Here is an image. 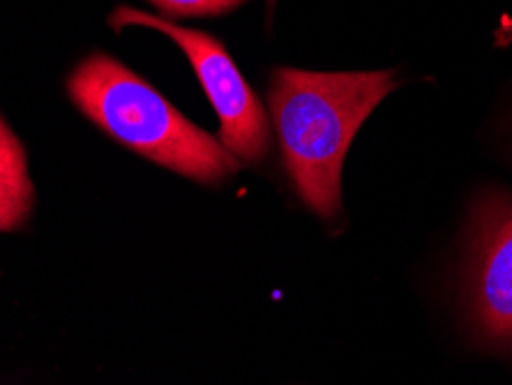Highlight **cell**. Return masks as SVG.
<instances>
[{
	"instance_id": "obj_1",
	"label": "cell",
	"mask_w": 512,
	"mask_h": 385,
	"mask_svg": "<svg viewBox=\"0 0 512 385\" xmlns=\"http://www.w3.org/2000/svg\"><path fill=\"white\" fill-rule=\"evenodd\" d=\"M399 86L390 70L307 72L277 67L270 79L282 162L300 199L333 220L342 210V166L353 137Z\"/></svg>"
},
{
	"instance_id": "obj_2",
	"label": "cell",
	"mask_w": 512,
	"mask_h": 385,
	"mask_svg": "<svg viewBox=\"0 0 512 385\" xmlns=\"http://www.w3.org/2000/svg\"><path fill=\"white\" fill-rule=\"evenodd\" d=\"M72 102L104 132L146 160L199 183H222L240 169L222 141L187 120L132 70L107 54L81 60L67 81Z\"/></svg>"
},
{
	"instance_id": "obj_3",
	"label": "cell",
	"mask_w": 512,
	"mask_h": 385,
	"mask_svg": "<svg viewBox=\"0 0 512 385\" xmlns=\"http://www.w3.org/2000/svg\"><path fill=\"white\" fill-rule=\"evenodd\" d=\"M109 21L116 30L143 26L169 35L190 58L194 74L220 118L222 146L233 157H238L240 164H259L266 157L270 139L266 111L220 40L201 30L176 26L167 19L134 10V7H118Z\"/></svg>"
},
{
	"instance_id": "obj_4",
	"label": "cell",
	"mask_w": 512,
	"mask_h": 385,
	"mask_svg": "<svg viewBox=\"0 0 512 385\" xmlns=\"http://www.w3.org/2000/svg\"><path fill=\"white\" fill-rule=\"evenodd\" d=\"M469 309L485 342L512 349V196L489 194L473 213Z\"/></svg>"
},
{
	"instance_id": "obj_5",
	"label": "cell",
	"mask_w": 512,
	"mask_h": 385,
	"mask_svg": "<svg viewBox=\"0 0 512 385\" xmlns=\"http://www.w3.org/2000/svg\"><path fill=\"white\" fill-rule=\"evenodd\" d=\"M33 194L21 143L0 150V231L17 229L26 220L33 208Z\"/></svg>"
},
{
	"instance_id": "obj_6",
	"label": "cell",
	"mask_w": 512,
	"mask_h": 385,
	"mask_svg": "<svg viewBox=\"0 0 512 385\" xmlns=\"http://www.w3.org/2000/svg\"><path fill=\"white\" fill-rule=\"evenodd\" d=\"M167 17H215L236 10L245 0H150Z\"/></svg>"
},
{
	"instance_id": "obj_7",
	"label": "cell",
	"mask_w": 512,
	"mask_h": 385,
	"mask_svg": "<svg viewBox=\"0 0 512 385\" xmlns=\"http://www.w3.org/2000/svg\"><path fill=\"white\" fill-rule=\"evenodd\" d=\"M14 143H19V139L14 137L12 134V130L10 127L5 125V120L0 118V150H5V148H10V146H14Z\"/></svg>"
},
{
	"instance_id": "obj_8",
	"label": "cell",
	"mask_w": 512,
	"mask_h": 385,
	"mask_svg": "<svg viewBox=\"0 0 512 385\" xmlns=\"http://www.w3.org/2000/svg\"><path fill=\"white\" fill-rule=\"evenodd\" d=\"M268 7H270V12H273V7H275V0H268Z\"/></svg>"
}]
</instances>
